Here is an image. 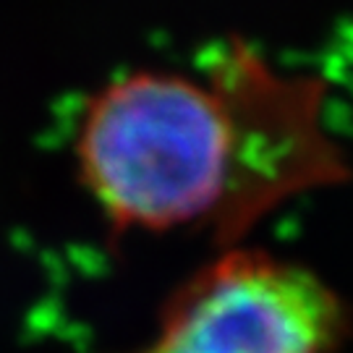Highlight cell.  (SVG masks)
<instances>
[{"instance_id":"2","label":"cell","mask_w":353,"mask_h":353,"mask_svg":"<svg viewBox=\"0 0 353 353\" xmlns=\"http://www.w3.org/2000/svg\"><path fill=\"white\" fill-rule=\"evenodd\" d=\"M351 330V306L319 272L246 241L178 280L147 338L100 353H338Z\"/></svg>"},{"instance_id":"1","label":"cell","mask_w":353,"mask_h":353,"mask_svg":"<svg viewBox=\"0 0 353 353\" xmlns=\"http://www.w3.org/2000/svg\"><path fill=\"white\" fill-rule=\"evenodd\" d=\"M327 87L225 37L194 68L144 65L92 89L71 131L81 194L115 241L246 243L275 212L351 178Z\"/></svg>"}]
</instances>
